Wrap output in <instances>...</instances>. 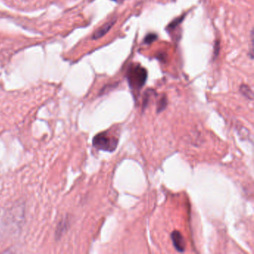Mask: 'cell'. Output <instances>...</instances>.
Listing matches in <instances>:
<instances>
[{
	"label": "cell",
	"instance_id": "ba28073f",
	"mask_svg": "<svg viewBox=\"0 0 254 254\" xmlns=\"http://www.w3.org/2000/svg\"><path fill=\"white\" fill-rule=\"evenodd\" d=\"M183 18H184V17H181V18H178L177 19V20H174V21L172 22L170 25H169V28H170V29H173V28H175V26H178V25L181 23Z\"/></svg>",
	"mask_w": 254,
	"mask_h": 254
},
{
	"label": "cell",
	"instance_id": "52a82bcc",
	"mask_svg": "<svg viewBox=\"0 0 254 254\" xmlns=\"http://www.w3.org/2000/svg\"><path fill=\"white\" fill-rule=\"evenodd\" d=\"M157 36L155 35V34H149V35H147L146 38L144 40V43L147 44H151V43L154 42V41L157 40Z\"/></svg>",
	"mask_w": 254,
	"mask_h": 254
},
{
	"label": "cell",
	"instance_id": "5b68a950",
	"mask_svg": "<svg viewBox=\"0 0 254 254\" xmlns=\"http://www.w3.org/2000/svg\"><path fill=\"white\" fill-rule=\"evenodd\" d=\"M240 92L247 99H250V100H253V96H254V95H253L252 90H251V89L248 86L245 85V84L241 86Z\"/></svg>",
	"mask_w": 254,
	"mask_h": 254
},
{
	"label": "cell",
	"instance_id": "8992f818",
	"mask_svg": "<svg viewBox=\"0 0 254 254\" xmlns=\"http://www.w3.org/2000/svg\"><path fill=\"white\" fill-rule=\"evenodd\" d=\"M167 105V99L166 96H163L159 101L158 105H157V112L160 113L163 111Z\"/></svg>",
	"mask_w": 254,
	"mask_h": 254
},
{
	"label": "cell",
	"instance_id": "6da1fadb",
	"mask_svg": "<svg viewBox=\"0 0 254 254\" xmlns=\"http://www.w3.org/2000/svg\"><path fill=\"white\" fill-rule=\"evenodd\" d=\"M127 77L130 89L134 91H139L146 82L147 72L142 66H130Z\"/></svg>",
	"mask_w": 254,
	"mask_h": 254
},
{
	"label": "cell",
	"instance_id": "7a4b0ae2",
	"mask_svg": "<svg viewBox=\"0 0 254 254\" xmlns=\"http://www.w3.org/2000/svg\"><path fill=\"white\" fill-rule=\"evenodd\" d=\"M93 145L97 149L113 152L118 145V139L114 136H110L107 132H102L94 136Z\"/></svg>",
	"mask_w": 254,
	"mask_h": 254
},
{
	"label": "cell",
	"instance_id": "3957f363",
	"mask_svg": "<svg viewBox=\"0 0 254 254\" xmlns=\"http://www.w3.org/2000/svg\"><path fill=\"white\" fill-rule=\"evenodd\" d=\"M172 242H173L174 247L175 249L180 253H183L185 251L186 243L184 240V236L181 234V232L178 230H175L171 234Z\"/></svg>",
	"mask_w": 254,
	"mask_h": 254
},
{
	"label": "cell",
	"instance_id": "277c9868",
	"mask_svg": "<svg viewBox=\"0 0 254 254\" xmlns=\"http://www.w3.org/2000/svg\"><path fill=\"white\" fill-rule=\"evenodd\" d=\"M115 23L116 19H114V20H110L109 22L105 23L103 26H101V27L95 32L94 35H93V39H99V38H102L104 35H106V34L109 32L110 29L114 26Z\"/></svg>",
	"mask_w": 254,
	"mask_h": 254
}]
</instances>
